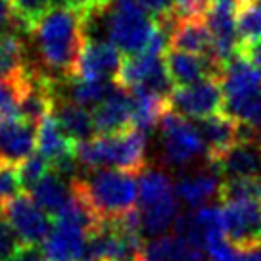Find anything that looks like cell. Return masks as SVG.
Returning a JSON list of instances; mask_svg holds the SVG:
<instances>
[{"mask_svg":"<svg viewBox=\"0 0 261 261\" xmlns=\"http://www.w3.org/2000/svg\"><path fill=\"white\" fill-rule=\"evenodd\" d=\"M221 187L223 177L210 165L207 169L185 175L177 180L175 192L182 204H187L190 210H198L202 205H207V202H212L213 198H219Z\"/></svg>","mask_w":261,"mask_h":261,"instance_id":"obj_16","label":"cell"},{"mask_svg":"<svg viewBox=\"0 0 261 261\" xmlns=\"http://www.w3.org/2000/svg\"><path fill=\"white\" fill-rule=\"evenodd\" d=\"M225 92L221 77H207L202 81L175 87L169 96V108L182 117L204 119L223 112Z\"/></svg>","mask_w":261,"mask_h":261,"instance_id":"obj_7","label":"cell"},{"mask_svg":"<svg viewBox=\"0 0 261 261\" xmlns=\"http://www.w3.org/2000/svg\"><path fill=\"white\" fill-rule=\"evenodd\" d=\"M48 261H52V259H48Z\"/></svg>","mask_w":261,"mask_h":261,"instance_id":"obj_35","label":"cell"},{"mask_svg":"<svg viewBox=\"0 0 261 261\" xmlns=\"http://www.w3.org/2000/svg\"><path fill=\"white\" fill-rule=\"evenodd\" d=\"M139 173L123 169H94L73 177L71 188L100 219H114L133 212L139 202Z\"/></svg>","mask_w":261,"mask_h":261,"instance_id":"obj_2","label":"cell"},{"mask_svg":"<svg viewBox=\"0 0 261 261\" xmlns=\"http://www.w3.org/2000/svg\"><path fill=\"white\" fill-rule=\"evenodd\" d=\"M37 148V125L23 117L0 119V160L14 165L27 160Z\"/></svg>","mask_w":261,"mask_h":261,"instance_id":"obj_14","label":"cell"},{"mask_svg":"<svg viewBox=\"0 0 261 261\" xmlns=\"http://www.w3.org/2000/svg\"><path fill=\"white\" fill-rule=\"evenodd\" d=\"M148 140L144 130L130 127L115 135H96L77 144V162L81 167L94 169H123L140 173L148 163Z\"/></svg>","mask_w":261,"mask_h":261,"instance_id":"obj_3","label":"cell"},{"mask_svg":"<svg viewBox=\"0 0 261 261\" xmlns=\"http://www.w3.org/2000/svg\"><path fill=\"white\" fill-rule=\"evenodd\" d=\"M139 212L144 234L162 237L177 221V192L171 177L160 169L139 173Z\"/></svg>","mask_w":261,"mask_h":261,"instance_id":"obj_4","label":"cell"},{"mask_svg":"<svg viewBox=\"0 0 261 261\" xmlns=\"http://www.w3.org/2000/svg\"><path fill=\"white\" fill-rule=\"evenodd\" d=\"M29 67L19 33L0 35V81H14Z\"/></svg>","mask_w":261,"mask_h":261,"instance_id":"obj_21","label":"cell"},{"mask_svg":"<svg viewBox=\"0 0 261 261\" xmlns=\"http://www.w3.org/2000/svg\"><path fill=\"white\" fill-rule=\"evenodd\" d=\"M44 252L41 246H27L23 244L19 248V252L12 257L10 261H44Z\"/></svg>","mask_w":261,"mask_h":261,"instance_id":"obj_31","label":"cell"},{"mask_svg":"<svg viewBox=\"0 0 261 261\" xmlns=\"http://www.w3.org/2000/svg\"><path fill=\"white\" fill-rule=\"evenodd\" d=\"M96 135H115L133 127L135 115V100L133 92L125 87L117 89L92 110Z\"/></svg>","mask_w":261,"mask_h":261,"instance_id":"obj_12","label":"cell"},{"mask_svg":"<svg viewBox=\"0 0 261 261\" xmlns=\"http://www.w3.org/2000/svg\"><path fill=\"white\" fill-rule=\"evenodd\" d=\"M237 29L240 44L261 41V2L259 0H244L238 6Z\"/></svg>","mask_w":261,"mask_h":261,"instance_id":"obj_23","label":"cell"},{"mask_svg":"<svg viewBox=\"0 0 261 261\" xmlns=\"http://www.w3.org/2000/svg\"><path fill=\"white\" fill-rule=\"evenodd\" d=\"M225 179L261 177V137H253L242 125V137L215 160L207 162Z\"/></svg>","mask_w":261,"mask_h":261,"instance_id":"obj_9","label":"cell"},{"mask_svg":"<svg viewBox=\"0 0 261 261\" xmlns=\"http://www.w3.org/2000/svg\"><path fill=\"white\" fill-rule=\"evenodd\" d=\"M205 10H207L205 0H175L171 16L175 17V21L194 19V17H204Z\"/></svg>","mask_w":261,"mask_h":261,"instance_id":"obj_28","label":"cell"},{"mask_svg":"<svg viewBox=\"0 0 261 261\" xmlns=\"http://www.w3.org/2000/svg\"><path fill=\"white\" fill-rule=\"evenodd\" d=\"M163 160L171 167H185L205 155V144L200 129L177 112L169 110L160 121Z\"/></svg>","mask_w":261,"mask_h":261,"instance_id":"obj_6","label":"cell"},{"mask_svg":"<svg viewBox=\"0 0 261 261\" xmlns=\"http://www.w3.org/2000/svg\"><path fill=\"white\" fill-rule=\"evenodd\" d=\"M137 2L154 17H160L167 12H171L173 4H175V0H137Z\"/></svg>","mask_w":261,"mask_h":261,"instance_id":"obj_30","label":"cell"},{"mask_svg":"<svg viewBox=\"0 0 261 261\" xmlns=\"http://www.w3.org/2000/svg\"><path fill=\"white\" fill-rule=\"evenodd\" d=\"M21 246H23V242L19 240L17 232L10 225V221L6 219L4 212L0 210V261H10L19 252Z\"/></svg>","mask_w":261,"mask_h":261,"instance_id":"obj_27","label":"cell"},{"mask_svg":"<svg viewBox=\"0 0 261 261\" xmlns=\"http://www.w3.org/2000/svg\"><path fill=\"white\" fill-rule=\"evenodd\" d=\"M21 192H23V188L19 182L17 165L0 160V207Z\"/></svg>","mask_w":261,"mask_h":261,"instance_id":"obj_26","label":"cell"},{"mask_svg":"<svg viewBox=\"0 0 261 261\" xmlns=\"http://www.w3.org/2000/svg\"><path fill=\"white\" fill-rule=\"evenodd\" d=\"M200 135L205 144V160L212 162L242 137V125L227 112H219L200 119Z\"/></svg>","mask_w":261,"mask_h":261,"instance_id":"obj_15","label":"cell"},{"mask_svg":"<svg viewBox=\"0 0 261 261\" xmlns=\"http://www.w3.org/2000/svg\"><path fill=\"white\" fill-rule=\"evenodd\" d=\"M56 119L60 121L65 135L73 142H85V140L96 137V127H94V115L89 108L79 106L67 98L58 96L54 112Z\"/></svg>","mask_w":261,"mask_h":261,"instance_id":"obj_20","label":"cell"},{"mask_svg":"<svg viewBox=\"0 0 261 261\" xmlns=\"http://www.w3.org/2000/svg\"><path fill=\"white\" fill-rule=\"evenodd\" d=\"M37 150L48 160L50 165L77 158V142L65 135L54 114L44 117L37 127Z\"/></svg>","mask_w":261,"mask_h":261,"instance_id":"obj_17","label":"cell"},{"mask_svg":"<svg viewBox=\"0 0 261 261\" xmlns=\"http://www.w3.org/2000/svg\"><path fill=\"white\" fill-rule=\"evenodd\" d=\"M29 196L35 200V204L41 210L48 213L54 219L58 213L69 204L73 190H71V180L65 179L64 175L50 169L35 187L29 190Z\"/></svg>","mask_w":261,"mask_h":261,"instance_id":"obj_19","label":"cell"},{"mask_svg":"<svg viewBox=\"0 0 261 261\" xmlns=\"http://www.w3.org/2000/svg\"><path fill=\"white\" fill-rule=\"evenodd\" d=\"M10 4L21 33L31 35L37 23L56 6V0H10Z\"/></svg>","mask_w":261,"mask_h":261,"instance_id":"obj_24","label":"cell"},{"mask_svg":"<svg viewBox=\"0 0 261 261\" xmlns=\"http://www.w3.org/2000/svg\"><path fill=\"white\" fill-rule=\"evenodd\" d=\"M169 48L213 58V37L205 17L177 21L169 33Z\"/></svg>","mask_w":261,"mask_h":261,"instance_id":"obj_18","label":"cell"},{"mask_svg":"<svg viewBox=\"0 0 261 261\" xmlns=\"http://www.w3.org/2000/svg\"><path fill=\"white\" fill-rule=\"evenodd\" d=\"M31 37L42 65L52 77H73L87 35L83 14L69 6H54L33 29Z\"/></svg>","mask_w":261,"mask_h":261,"instance_id":"obj_1","label":"cell"},{"mask_svg":"<svg viewBox=\"0 0 261 261\" xmlns=\"http://www.w3.org/2000/svg\"><path fill=\"white\" fill-rule=\"evenodd\" d=\"M232 261H261V242L252 246H242V248L237 246Z\"/></svg>","mask_w":261,"mask_h":261,"instance_id":"obj_32","label":"cell"},{"mask_svg":"<svg viewBox=\"0 0 261 261\" xmlns=\"http://www.w3.org/2000/svg\"><path fill=\"white\" fill-rule=\"evenodd\" d=\"M123 58L119 48L106 39H87L73 77L94 81H117Z\"/></svg>","mask_w":261,"mask_h":261,"instance_id":"obj_10","label":"cell"},{"mask_svg":"<svg viewBox=\"0 0 261 261\" xmlns=\"http://www.w3.org/2000/svg\"><path fill=\"white\" fill-rule=\"evenodd\" d=\"M19 240L27 246H42L52 230L54 219L35 204L29 194H17L0 207Z\"/></svg>","mask_w":261,"mask_h":261,"instance_id":"obj_8","label":"cell"},{"mask_svg":"<svg viewBox=\"0 0 261 261\" xmlns=\"http://www.w3.org/2000/svg\"><path fill=\"white\" fill-rule=\"evenodd\" d=\"M192 248L194 244L177 234H162L144 246V261H187Z\"/></svg>","mask_w":261,"mask_h":261,"instance_id":"obj_22","label":"cell"},{"mask_svg":"<svg viewBox=\"0 0 261 261\" xmlns=\"http://www.w3.org/2000/svg\"><path fill=\"white\" fill-rule=\"evenodd\" d=\"M155 31V17L148 14L139 2H125L108 10L106 33L125 58L144 52Z\"/></svg>","mask_w":261,"mask_h":261,"instance_id":"obj_5","label":"cell"},{"mask_svg":"<svg viewBox=\"0 0 261 261\" xmlns=\"http://www.w3.org/2000/svg\"><path fill=\"white\" fill-rule=\"evenodd\" d=\"M165 65L175 87L190 85L207 77H221V69H223V65L212 56L173 48H167L165 52Z\"/></svg>","mask_w":261,"mask_h":261,"instance_id":"obj_13","label":"cell"},{"mask_svg":"<svg viewBox=\"0 0 261 261\" xmlns=\"http://www.w3.org/2000/svg\"><path fill=\"white\" fill-rule=\"evenodd\" d=\"M223 219L227 238L234 246L261 242V200H228L223 202Z\"/></svg>","mask_w":261,"mask_h":261,"instance_id":"obj_11","label":"cell"},{"mask_svg":"<svg viewBox=\"0 0 261 261\" xmlns=\"http://www.w3.org/2000/svg\"><path fill=\"white\" fill-rule=\"evenodd\" d=\"M240 2H244V0H240Z\"/></svg>","mask_w":261,"mask_h":261,"instance_id":"obj_34","label":"cell"},{"mask_svg":"<svg viewBox=\"0 0 261 261\" xmlns=\"http://www.w3.org/2000/svg\"><path fill=\"white\" fill-rule=\"evenodd\" d=\"M4 33H21L10 0H0V35Z\"/></svg>","mask_w":261,"mask_h":261,"instance_id":"obj_29","label":"cell"},{"mask_svg":"<svg viewBox=\"0 0 261 261\" xmlns=\"http://www.w3.org/2000/svg\"><path fill=\"white\" fill-rule=\"evenodd\" d=\"M106 6H119V4H125V2H137V0H102Z\"/></svg>","mask_w":261,"mask_h":261,"instance_id":"obj_33","label":"cell"},{"mask_svg":"<svg viewBox=\"0 0 261 261\" xmlns=\"http://www.w3.org/2000/svg\"><path fill=\"white\" fill-rule=\"evenodd\" d=\"M50 171V162L41 154H31L27 160L17 165V173H19V182H21V188L23 192H29L39 180Z\"/></svg>","mask_w":261,"mask_h":261,"instance_id":"obj_25","label":"cell"}]
</instances>
